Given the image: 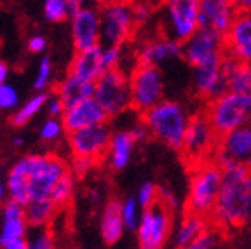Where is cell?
Returning <instances> with one entry per match:
<instances>
[{
	"label": "cell",
	"instance_id": "obj_17",
	"mask_svg": "<svg viewBox=\"0 0 251 249\" xmlns=\"http://www.w3.org/2000/svg\"><path fill=\"white\" fill-rule=\"evenodd\" d=\"M106 121H108V115L94 98L84 100L70 108H65L61 115V124L65 127V132H74L78 129L106 124Z\"/></svg>",
	"mask_w": 251,
	"mask_h": 249
},
{
	"label": "cell",
	"instance_id": "obj_22",
	"mask_svg": "<svg viewBox=\"0 0 251 249\" xmlns=\"http://www.w3.org/2000/svg\"><path fill=\"white\" fill-rule=\"evenodd\" d=\"M134 148H136V141L133 140L127 129L112 132L108 148H106V159H108L110 168L115 171H122L127 168L133 160Z\"/></svg>",
	"mask_w": 251,
	"mask_h": 249
},
{
	"label": "cell",
	"instance_id": "obj_53",
	"mask_svg": "<svg viewBox=\"0 0 251 249\" xmlns=\"http://www.w3.org/2000/svg\"><path fill=\"white\" fill-rule=\"evenodd\" d=\"M248 124H251V108H250V115H248Z\"/></svg>",
	"mask_w": 251,
	"mask_h": 249
},
{
	"label": "cell",
	"instance_id": "obj_47",
	"mask_svg": "<svg viewBox=\"0 0 251 249\" xmlns=\"http://www.w3.org/2000/svg\"><path fill=\"white\" fill-rule=\"evenodd\" d=\"M9 72H11V70H9V65L0 59V86L9 80Z\"/></svg>",
	"mask_w": 251,
	"mask_h": 249
},
{
	"label": "cell",
	"instance_id": "obj_42",
	"mask_svg": "<svg viewBox=\"0 0 251 249\" xmlns=\"http://www.w3.org/2000/svg\"><path fill=\"white\" fill-rule=\"evenodd\" d=\"M96 166V162L91 159H82V157H74L72 160V174L74 176H86L91 169Z\"/></svg>",
	"mask_w": 251,
	"mask_h": 249
},
{
	"label": "cell",
	"instance_id": "obj_7",
	"mask_svg": "<svg viewBox=\"0 0 251 249\" xmlns=\"http://www.w3.org/2000/svg\"><path fill=\"white\" fill-rule=\"evenodd\" d=\"M134 232L140 249H164L173 232L171 209L157 200L153 206L141 211L140 223Z\"/></svg>",
	"mask_w": 251,
	"mask_h": 249
},
{
	"label": "cell",
	"instance_id": "obj_4",
	"mask_svg": "<svg viewBox=\"0 0 251 249\" xmlns=\"http://www.w3.org/2000/svg\"><path fill=\"white\" fill-rule=\"evenodd\" d=\"M23 159L28 173V199H49L54 185L68 173L67 162L52 153H30Z\"/></svg>",
	"mask_w": 251,
	"mask_h": 249
},
{
	"label": "cell",
	"instance_id": "obj_32",
	"mask_svg": "<svg viewBox=\"0 0 251 249\" xmlns=\"http://www.w3.org/2000/svg\"><path fill=\"white\" fill-rule=\"evenodd\" d=\"M74 194H75V176L68 171L67 174L63 176L58 183L54 185L49 199H51V202L59 209V207H65L70 204V200L74 199Z\"/></svg>",
	"mask_w": 251,
	"mask_h": 249
},
{
	"label": "cell",
	"instance_id": "obj_25",
	"mask_svg": "<svg viewBox=\"0 0 251 249\" xmlns=\"http://www.w3.org/2000/svg\"><path fill=\"white\" fill-rule=\"evenodd\" d=\"M206 230H208V223H206L204 216L188 213L178 222L176 228L171 232L173 244L176 249H183L188 244H192L194 241H197Z\"/></svg>",
	"mask_w": 251,
	"mask_h": 249
},
{
	"label": "cell",
	"instance_id": "obj_52",
	"mask_svg": "<svg viewBox=\"0 0 251 249\" xmlns=\"http://www.w3.org/2000/svg\"><path fill=\"white\" fill-rule=\"evenodd\" d=\"M4 237H2V234H0V248H2V246H4Z\"/></svg>",
	"mask_w": 251,
	"mask_h": 249
},
{
	"label": "cell",
	"instance_id": "obj_36",
	"mask_svg": "<svg viewBox=\"0 0 251 249\" xmlns=\"http://www.w3.org/2000/svg\"><path fill=\"white\" fill-rule=\"evenodd\" d=\"M122 56L124 54H122L121 46H106V44L100 46V58H101V66L105 72L121 68Z\"/></svg>",
	"mask_w": 251,
	"mask_h": 249
},
{
	"label": "cell",
	"instance_id": "obj_31",
	"mask_svg": "<svg viewBox=\"0 0 251 249\" xmlns=\"http://www.w3.org/2000/svg\"><path fill=\"white\" fill-rule=\"evenodd\" d=\"M78 9V5L74 0H44L42 11L44 18L51 23H59V21L70 20L72 14Z\"/></svg>",
	"mask_w": 251,
	"mask_h": 249
},
{
	"label": "cell",
	"instance_id": "obj_45",
	"mask_svg": "<svg viewBox=\"0 0 251 249\" xmlns=\"http://www.w3.org/2000/svg\"><path fill=\"white\" fill-rule=\"evenodd\" d=\"M0 249H26V239H14V241H5Z\"/></svg>",
	"mask_w": 251,
	"mask_h": 249
},
{
	"label": "cell",
	"instance_id": "obj_46",
	"mask_svg": "<svg viewBox=\"0 0 251 249\" xmlns=\"http://www.w3.org/2000/svg\"><path fill=\"white\" fill-rule=\"evenodd\" d=\"M133 18L134 23H140V21H145L149 18V9L145 5H138L136 9H133Z\"/></svg>",
	"mask_w": 251,
	"mask_h": 249
},
{
	"label": "cell",
	"instance_id": "obj_13",
	"mask_svg": "<svg viewBox=\"0 0 251 249\" xmlns=\"http://www.w3.org/2000/svg\"><path fill=\"white\" fill-rule=\"evenodd\" d=\"M110 136H112V129L106 124L78 129V131L68 132V147L74 157L91 159L96 162L106 155Z\"/></svg>",
	"mask_w": 251,
	"mask_h": 249
},
{
	"label": "cell",
	"instance_id": "obj_10",
	"mask_svg": "<svg viewBox=\"0 0 251 249\" xmlns=\"http://www.w3.org/2000/svg\"><path fill=\"white\" fill-rule=\"evenodd\" d=\"M164 26L169 39L185 42L199 25V0H166Z\"/></svg>",
	"mask_w": 251,
	"mask_h": 249
},
{
	"label": "cell",
	"instance_id": "obj_37",
	"mask_svg": "<svg viewBox=\"0 0 251 249\" xmlns=\"http://www.w3.org/2000/svg\"><path fill=\"white\" fill-rule=\"evenodd\" d=\"M65 132V127L61 124V119H54V117H47L44 121V124L40 125V140L46 141V143H54L59 141Z\"/></svg>",
	"mask_w": 251,
	"mask_h": 249
},
{
	"label": "cell",
	"instance_id": "obj_38",
	"mask_svg": "<svg viewBox=\"0 0 251 249\" xmlns=\"http://www.w3.org/2000/svg\"><path fill=\"white\" fill-rule=\"evenodd\" d=\"M20 106V93L12 84L5 82L0 86V112H12Z\"/></svg>",
	"mask_w": 251,
	"mask_h": 249
},
{
	"label": "cell",
	"instance_id": "obj_50",
	"mask_svg": "<svg viewBox=\"0 0 251 249\" xmlns=\"http://www.w3.org/2000/svg\"><path fill=\"white\" fill-rule=\"evenodd\" d=\"M25 145V140L21 136H16V138H12V147H18V148H21Z\"/></svg>",
	"mask_w": 251,
	"mask_h": 249
},
{
	"label": "cell",
	"instance_id": "obj_18",
	"mask_svg": "<svg viewBox=\"0 0 251 249\" xmlns=\"http://www.w3.org/2000/svg\"><path fill=\"white\" fill-rule=\"evenodd\" d=\"M234 0H199V25L225 35L237 16Z\"/></svg>",
	"mask_w": 251,
	"mask_h": 249
},
{
	"label": "cell",
	"instance_id": "obj_12",
	"mask_svg": "<svg viewBox=\"0 0 251 249\" xmlns=\"http://www.w3.org/2000/svg\"><path fill=\"white\" fill-rule=\"evenodd\" d=\"M215 152V162L220 168H227L232 164L248 166L251 162V124H243L220 136Z\"/></svg>",
	"mask_w": 251,
	"mask_h": 249
},
{
	"label": "cell",
	"instance_id": "obj_26",
	"mask_svg": "<svg viewBox=\"0 0 251 249\" xmlns=\"http://www.w3.org/2000/svg\"><path fill=\"white\" fill-rule=\"evenodd\" d=\"M100 230H101V239L108 246H114L124 237L126 226L121 216V202L110 200L103 207L101 222H100Z\"/></svg>",
	"mask_w": 251,
	"mask_h": 249
},
{
	"label": "cell",
	"instance_id": "obj_44",
	"mask_svg": "<svg viewBox=\"0 0 251 249\" xmlns=\"http://www.w3.org/2000/svg\"><path fill=\"white\" fill-rule=\"evenodd\" d=\"M127 131H129V134L133 136V140L136 141V143H140V141H145L147 138L150 136L149 131H147V127L143 125V122H138V124L131 125Z\"/></svg>",
	"mask_w": 251,
	"mask_h": 249
},
{
	"label": "cell",
	"instance_id": "obj_33",
	"mask_svg": "<svg viewBox=\"0 0 251 249\" xmlns=\"http://www.w3.org/2000/svg\"><path fill=\"white\" fill-rule=\"evenodd\" d=\"M25 239H26V249H58L56 237L49 226L30 228Z\"/></svg>",
	"mask_w": 251,
	"mask_h": 249
},
{
	"label": "cell",
	"instance_id": "obj_8",
	"mask_svg": "<svg viewBox=\"0 0 251 249\" xmlns=\"http://www.w3.org/2000/svg\"><path fill=\"white\" fill-rule=\"evenodd\" d=\"M93 98L105 110L108 119L122 115L131 106L129 77L121 68L103 72L98 80L94 82Z\"/></svg>",
	"mask_w": 251,
	"mask_h": 249
},
{
	"label": "cell",
	"instance_id": "obj_54",
	"mask_svg": "<svg viewBox=\"0 0 251 249\" xmlns=\"http://www.w3.org/2000/svg\"><path fill=\"white\" fill-rule=\"evenodd\" d=\"M248 68H250V74H251V61L248 63Z\"/></svg>",
	"mask_w": 251,
	"mask_h": 249
},
{
	"label": "cell",
	"instance_id": "obj_43",
	"mask_svg": "<svg viewBox=\"0 0 251 249\" xmlns=\"http://www.w3.org/2000/svg\"><path fill=\"white\" fill-rule=\"evenodd\" d=\"M28 51L33 52V54H42L47 49V39L44 35H31L28 39Z\"/></svg>",
	"mask_w": 251,
	"mask_h": 249
},
{
	"label": "cell",
	"instance_id": "obj_11",
	"mask_svg": "<svg viewBox=\"0 0 251 249\" xmlns=\"http://www.w3.org/2000/svg\"><path fill=\"white\" fill-rule=\"evenodd\" d=\"M134 26L133 9L124 2H112L100 11V39L106 46H121Z\"/></svg>",
	"mask_w": 251,
	"mask_h": 249
},
{
	"label": "cell",
	"instance_id": "obj_49",
	"mask_svg": "<svg viewBox=\"0 0 251 249\" xmlns=\"http://www.w3.org/2000/svg\"><path fill=\"white\" fill-rule=\"evenodd\" d=\"M7 200V190H5V185L4 181H0V206Z\"/></svg>",
	"mask_w": 251,
	"mask_h": 249
},
{
	"label": "cell",
	"instance_id": "obj_29",
	"mask_svg": "<svg viewBox=\"0 0 251 249\" xmlns=\"http://www.w3.org/2000/svg\"><path fill=\"white\" fill-rule=\"evenodd\" d=\"M25 220L30 228H42L49 226L58 214V207L51 202V199H40L30 200L25 204Z\"/></svg>",
	"mask_w": 251,
	"mask_h": 249
},
{
	"label": "cell",
	"instance_id": "obj_3",
	"mask_svg": "<svg viewBox=\"0 0 251 249\" xmlns=\"http://www.w3.org/2000/svg\"><path fill=\"white\" fill-rule=\"evenodd\" d=\"M222 187V168L215 160H204L190 176L187 206L188 211L199 216H209L215 209Z\"/></svg>",
	"mask_w": 251,
	"mask_h": 249
},
{
	"label": "cell",
	"instance_id": "obj_1",
	"mask_svg": "<svg viewBox=\"0 0 251 249\" xmlns=\"http://www.w3.org/2000/svg\"><path fill=\"white\" fill-rule=\"evenodd\" d=\"M211 216L225 228H239L251 220V181L246 166L222 168V187Z\"/></svg>",
	"mask_w": 251,
	"mask_h": 249
},
{
	"label": "cell",
	"instance_id": "obj_6",
	"mask_svg": "<svg viewBox=\"0 0 251 249\" xmlns=\"http://www.w3.org/2000/svg\"><path fill=\"white\" fill-rule=\"evenodd\" d=\"M131 106L145 113L166 96V80L161 68L138 63L129 75Z\"/></svg>",
	"mask_w": 251,
	"mask_h": 249
},
{
	"label": "cell",
	"instance_id": "obj_21",
	"mask_svg": "<svg viewBox=\"0 0 251 249\" xmlns=\"http://www.w3.org/2000/svg\"><path fill=\"white\" fill-rule=\"evenodd\" d=\"M26 220H25V207L14 200H5L0 211V234L4 241H14V239H25L28 234Z\"/></svg>",
	"mask_w": 251,
	"mask_h": 249
},
{
	"label": "cell",
	"instance_id": "obj_5",
	"mask_svg": "<svg viewBox=\"0 0 251 249\" xmlns=\"http://www.w3.org/2000/svg\"><path fill=\"white\" fill-rule=\"evenodd\" d=\"M251 108V94H239L227 91L222 96L211 100L206 108L204 117L218 136L248 124V115Z\"/></svg>",
	"mask_w": 251,
	"mask_h": 249
},
{
	"label": "cell",
	"instance_id": "obj_28",
	"mask_svg": "<svg viewBox=\"0 0 251 249\" xmlns=\"http://www.w3.org/2000/svg\"><path fill=\"white\" fill-rule=\"evenodd\" d=\"M4 185H5V190H7L9 200H14V202L21 204V206H25L30 200L28 199V173L23 157L12 164V168L9 169Z\"/></svg>",
	"mask_w": 251,
	"mask_h": 249
},
{
	"label": "cell",
	"instance_id": "obj_15",
	"mask_svg": "<svg viewBox=\"0 0 251 249\" xmlns=\"http://www.w3.org/2000/svg\"><path fill=\"white\" fill-rule=\"evenodd\" d=\"M72 40L77 51L101 46L100 39V9L93 5H82L72 14Z\"/></svg>",
	"mask_w": 251,
	"mask_h": 249
},
{
	"label": "cell",
	"instance_id": "obj_9",
	"mask_svg": "<svg viewBox=\"0 0 251 249\" xmlns=\"http://www.w3.org/2000/svg\"><path fill=\"white\" fill-rule=\"evenodd\" d=\"M225 37L211 28H197L196 33L181 42V58L192 66L215 65L224 61Z\"/></svg>",
	"mask_w": 251,
	"mask_h": 249
},
{
	"label": "cell",
	"instance_id": "obj_48",
	"mask_svg": "<svg viewBox=\"0 0 251 249\" xmlns=\"http://www.w3.org/2000/svg\"><path fill=\"white\" fill-rule=\"evenodd\" d=\"M237 11H251V0H234Z\"/></svg>",
	"mask_w": 251,
	"mask_h": 249
},
{
	"label": "cell",
	"instance_id": "obj_41",
	"mask_svg": "<svg viewBox=\"0 0 251 249\" xmlns=\"http://www.w3.org/2000/svg\"><path fill=\"white\" fill-rule=\"evenodd\" d=\"M44 110L47 112L49 117H54V119H61L63 112H65V105L61 103L58 96L54 94H47V100H46V105H44Z\"/></svg>",
	"mask_w": 251,
	"mask_h": 249
},
{
	"label": "cell",
	"instance_id": "obj_34",
	"mask_svg": "<svg viewBox=\"0 0 251 249\" xmlns=\"http://www.w3.org/2000/svg\"><path fill=\"white\" fill-rule=\"evenodd\" d=\"M141 207L138 206L136 199L134 197H127L121 202V216L122 222H124L126 230H136L138 223H140L141 218Z\"/></svg>",
	"mask_w": 251,
	"mask_h": 249
},
{
	"label": "cell",
	"instance_id": "obj_16",
	"mask_svg": "<svg viewBox=\"0 0 251 249\" xmlns=\"http://www.w3.org/2000/svg\"><path fill=\"white\" fill-rule=\"evenodd\" d=\"M225 49L228 58L251 61V11H239L228 30L225 31Z\"/></svg>",
	"mask_w": 251,
	"mask_h": 249
},
{
	"label": "cell",
	"instance_id": "obj_2",
	"mask_svg": "<svg viewBox=\"0 0 251 249\" xmlns=\"http://www.w3.org/2000/svg\"><path fill=\"white\" fill-rule=\"evenodd\" d=\"M190 113L176 100H162L143 113V125L149 134L173 150H181Z\"/></svg>",
	"mask_w": 251,
	"mask_h": 249
},
{
	"label": "cell",
	"instance_id": "obj_19",
	"mask_svg": "<svg viewBox=\"0 0 251 249\" xmlns=\"http://www.w3.org/2000/svg\"><path fill=\"white\" fill-rule=\"evenodd\" d=\"M192 82L197 93L209 101L227 93V80H225L224 70H222V63L194 68Z\"/></svg>",
	"mask_w": 251,
	"mask_h": 249
},
{
	"label": "cell",
	"instance_id": "obj_30",
	"mask_svg": "<svg viewBox=\"0 0 251 249\" xmlns=\"http://www.w3.org/2000/svg\"><path fill=\"white\" fill-rule=\"evenodd\" d=\"M46 100H47V93H35L33 96H30L23 105H20L14 110V113H12V117H11L12 124H14L16 127H23L25 124L33 121V119L44 110Z\"/></svg>",
	"mask_w": 251,
	"mask_h": 249
},
{
	"label": "cell",
	"instance_id": "obj_27",
	"mask_svg": "<svg viewBox=\"0 0 251 249\" xmlns=\"http://www.w3.org/2000/svg\"><path fill=\"white\" fill-rule=\"evenodd\" d=\"M225 80H227V91L239 94H251V74L248 63L237 61L232 58H224L222 61Z\"/></svg>",
	"mask_w": 251,
	"mask_h": 249
},
{
	"label": "cell",
	"instance_id": "obj_35",
	"mask_svg": "<svg viewBox=\"0 0 251 249\" xmlns=\"http://www.w3.org/2000/svg\"><path fill=\"white\" fill-rule=\"evenodd\" d=\"M52 75H54V66H52V61L47 56H44L39 61V66H37V74H35V82H33V89L35 93H46L49 89L52 82Z\"/></svg>",
	"mask_w": 251,
	"mask_h": 249
},
{
	"label": "cell",
	"instance_id": "obj_24",
	"mask_svg": "<svg viewBox=\"0 0 251 249\" xmlns=\"http://www.w3.org/2000/svg\"><path fill=\"white\" fill-rule=\"evenodd\" d=\"M56 96L61 100L65 108H70L94 96V82H86L74 75H67L56 87Z\"/></svg>",
	"mask_w": 251,
	"mask_h": 249
},
{
	"label": "cell",
	"instance_id": "obj_39",
	"mask_svg": "<svg viewBox=\"0 0 251 249\" xmlns=\"http://www.w3.org/2000/svg\"><path fill=\"white\" fill-rule=\"evenodd\" d=\"M134 199H136L138 206H140L141 209H147V207L153 206V204L159 200V188H157L152 181H145V183L138 188Z\"/></svg>",
	"mask_w": 251,
	"mask_h": 249
},
{
	"label": "cell",
	"instance_id": "obj_40",
	"mask_svg": "<svg viewBox=\"0 0 251 249\" xmlns=\"http://www.w3.org/2000/svg\"><path fill=\"white\" fill-rule=\"evenodd\" d=\"M216 246H218V234L206 230L197 241H194L183 249H216Z\"/></svg>",
	"mask_w": 251,
	"mask_h": 249
},
{
	"label": "cell",
	"instance_id": "obj_14",
	"mask_svg": "<svg viewBox=\"0 0 251 249\" xmlns=\"http://www.w3.org/2000/svg\"><path fill=\"white\" fill-rule=\"evenodd\" d=\"M218 138L220 136L211 127L208 119L204 115H196V117H190L181 150H183L188 159L201 160L204 157H208L215 150Z\"/></svg>",
	"mask_w": 251,
	"mask_h": 249
},
{
	"label": "cell",
	"instance_id": "obj_23",
	"mask_svg": "<svg viewBox=\"0 0 251 249\" xmlns=\"http://www.w3.org/2000/svg\"><path fill=\"white\" fill-rule=\"evenodd\" d=\"M101 58H100V46L91 47L86 51H77L68 66V75L86 82H96L103 74Z\"/></svg>",
	"mask_w": 251,
	"mask_h": 249
},
{
	"label": "cell",
	"instance_id": "obj_20",
	"mask_svg": "<svg viewBox=\"0 0 251 249\" xmlns=\"http://www.w3.org/2000/svg\"><path fill=\"white\" fill-rule=\"evenodd\" d=\"M180 58H181V44L169 39V37L149 40L145 46L141 47L140 54H138V59H140L141 65L155 66V68L176 61Z\"/></svg>",
	"mask_w": 251,
	"mask_h": 249
},
{
	"label": "cell",
	"instance_id": "obj_51",
	"mask_svg": "<svg viewBox=\"0 0 251 249\" xmlns=\"http://www.w3.org/2000/svg\"><path fill=\"white\" fill-rule=\"evenodd\" d=\"M74 2L78 5V7H82V5H91L94 2V0H74Z\"/></svg>",
	"mask_w": 251,
	"mask_h": 249
}]
</instances>
